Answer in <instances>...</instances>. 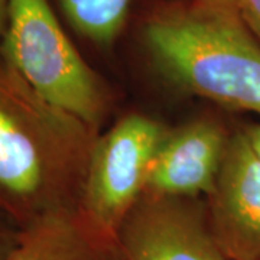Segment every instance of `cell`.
Returning a JSON list of instances; mask_svg holds the SVG:
<instances>
[{"mask_svg":"<svg viewBox=\"0 0 260 260\" xmlns=\"http://www.w3.org/2000/svg\"><path fill=\"white\" fill-rule=\"evenodd\" d=\"M93 129L45 102L0 51V203L20 229L80 208Z\"/></svg>","mask_w":260,"mask_h":260,"instance_id":"obj_1","label":"cell"},{"mask_svg":"<svg viewBox=\"0 0 260 260\" xmlns=\"http://www.w3.org/2000/svg\"><path fill=\"white\" fill-rule=\"evenodd\" d=\"M145 42L160 73L185 91L260 114V42L234 6L195 2L156 13Z\"/></svg>","mask_w":260,"mask_h":260,"instance_id":"obj_2","label":"cell"},{"mask_svg":"<svg viewBox=\"0 0 260 260\" xmlns=\"http://www.w3.org/2000/svg\"><path fill=\"white\" fill-rule=\"evenodd\" d=\"M0 51L45 102L91 129L99 126L106 112L102 85L48 0H10Z\"/></svg>","mask_w":260,"mask_h":260,"instance_id":"obj_3","label":"cell"},{"mask_svg":"<svg viewBox=\"0 0 260 260\" xmlns=\"http://www.w3.org/2000/svg\"><path fill=\"white\" fill-rule=\"evenodd\" d=\"M167 132L150 117L129 114L94 140L80 210L99 232L113 240L145 192L152 160Z\"/></svg>","mask_w":260,"mask_h":260,"instance_id":"obj_4","label":"cell"},{"mask_svg":"<svg viewBox=\"0 0 260 260\" xmlns=\"http://www.w3.org/2000/svg\"><path fill=\"white\" fill-rule=\"evenodd\" d=\"M123 260H227L207 211L186 197L143 192L117 232Z\"/></svg>","mask_w":260,"mask_h":260,"instance_id":"obj_5","label":"cell"},{"mask_svg":"<svg viewBox=\"0 0 260 260\" xmlns=\"http://www.w3.org/2000/svg\"><path fill=\"white\" fill-rule=\"evenodd\" d=\"M205 211L225 259L260 260V159L243 130L230 136Z\"/></svg>","mask_w":260,"mask_h":260,"instance_id":"obj_6","label":"cell"},{"mask_svg":"<svg viewBox=\"0 0 260 260\" xmlns=\"http://www.w3.org/2000/svg\"><path fill=\"white\" fill-rule=\"evenodd\" d=\"M230 136L210 120L168 130L149 169L145 192L195 198L210 194L223 165Z\"/></svg>","mask_w":260,"mask_h":260,"instance_id":"obj_7","label":"cell"},{"mask_svg":"<svg viewBox=\"0 0 260 260\" xmlns=\"http://www.w3.org/2000/svg\"><path fill=\"white\" fill-rule=\"evenodd\" d=\"M3 260H123L117 242L99 232L80 208L47 214L22 229Z\"/></svg>","mask_w":260,"mask_h":260,"instance_id":"obj_8","label":"cell"},{"mask_svg":"<svg viewBox=\"0 0 260 260\" xmlns=\"http://www.w3.org/2000/svg\"><path fill=\"white\" fill-rule=\"evenodd\" d=\"M65 18L87 39L109 45L123 28L135 0H58Z\"/></svg>","mask_w":260,"mask_h":260,"instance_id":"obj_9","label":"cell"},{"mask_svg":"<svg viewBox=\"0 0 260 260\" xmlns=\"http://www.w3.org/2000/svg\"><path fill=\"white\" fill-rule=\"evenodd\" d=\"M22 229L0 203V260H3L18 244Z\"/></svg>","mask_w":260,"mask_h":260,"instance_id":"obj_10","label":"cell"},{"mask_svg":"<svg viewBox=\"0 0 260 260\" xmlns=\"http://www.w3.org/2000/svg\"><path fill=\"white\" fill-rule=\"evenodd\" d=\"M236 9L246 26L260 42V0H237Z\"/></svg>","mask_w":260,"mask_h":260,"instance_id":"obj_11","label":"cell"},{"mask_svg":"<svg viewBox=\"0 0 260 260\" xmlns=\"http://www.w3.org/2000/svg\"><path fill=\"white\" fill-rule=\"evenodd\" d=\"M243 132H244L246 138H247L249 143L251 145V148L254 150V153H256L260 159V123L259 124L249 126V127H244Z\"/></svg>","mask_w":260,"mask_h":260,"instance_id":"obj_12","label":"cell"},{"mask_svg":"<svg viewBox=\"0 0 260 260\" xmlns=\"http://www.w3.org/2000/svg\"><path fill=\"white\" fill-rule=\"evenodd\" d=\"M10 0H0V39L5 37L9 25Z\"/></svg>","mask_w":260,"mask_h":260,"instance_id":"obj_13","label":"cell"},{"mask_svg":"<svg viewBox=\"0 0 260 260\" xmlns=\"http://www.w3.org/2000/svg\"><path fill=\"white\" fill-rule=\"evenodd\" d=\"M205 5H214V6H234L236 8V2L237 0H198Z\"/></svg>","mask_w":260,"mask_h":260,"instance_id":"obj_14","label":"cell"}]
</instances>
